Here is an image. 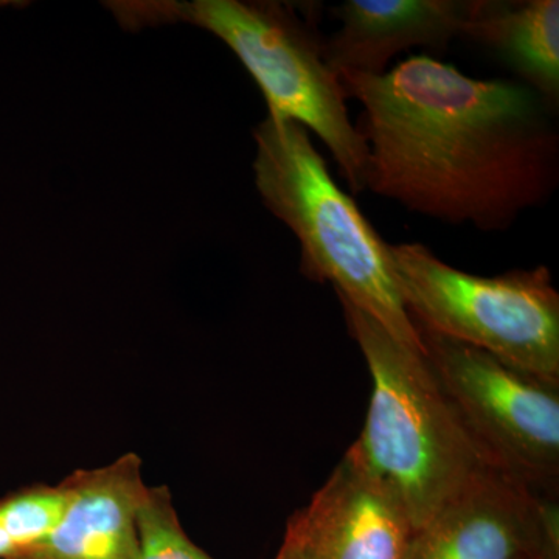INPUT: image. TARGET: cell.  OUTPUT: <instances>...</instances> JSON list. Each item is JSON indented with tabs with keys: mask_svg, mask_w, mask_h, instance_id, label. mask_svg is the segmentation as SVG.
Masks as SVG:
<instances>
[{
	"mask_svg": "<svg viewBox=\"0 0 559 559\" xmlns=\"http://www.w3.org/2000/svg\"><path fill=\"white\" fill-rule=\"evenodd\" d=\"M362 106L366 190L452 226L509 230L559 182L554 110L520 81L477 80L429 57L384 75L340 73Z\"/></svg>",
	"mask_w": 559,
	"mask_h": 559,
	"instance_id": "6da1fadb",
	"label": "cell"
},
{
	"mask_svg": "<svg viewBox=\"0 0 559 559\" xmlns=\"http://www.w3.org/2000/svg\"><path fill=\"white\" fill-rule=\"evenodd\" d=\"M557 498L484 466L415 532L406 559H559Z\"/></svg>",
	"mask_w": 559,
	"mask_h": 559,
	"instance_id": "52a82bcc",
	"label": "cell"
},
{
	"mask_svg": "<svg viewBox=\"0 0 559 559\" xmlns=\"http://www.w3.org/2000/svg\"><path fill=\"white\" fill-rule=\"evenodd\" d=\"M14 554H16V550H14L13 544H11L3 528L0 527V559H11Z\"/></svg>",
	"mask_w": 559,
	"mask_h": 559,
	"instance_id": "5bb4252c",
	"label": "cell"
},
{
	"mask_svg": "<svg viewBox=\"0 0 559 559\" xmlns=\"http://www.w3.org/2000/svg\"><path fill=\"white\" fill-rule=\"evenodd\" d=\"M69 506L66 485L36 484L0 498V527L13 544L14 559L35 549L57 530Z\"/></svg>",
	"mask_w": 559,
	"mask_h": 559,
	"instance_id": "7c38bea8",
	"label": "cell"
},
{
	"mask_svg": "<svg viewBox=\"0 0 559 559\" xmlns=\"http://www.w3.org/2000/svg\"><path fill=\"white\" fill-rule=\"evenodd\" d=\"M69 506L57 530L14 559H135L138 513L148 485L134 452L62 480Z\"/></svg>",
	"mask_w": 559,
	"mask_h": 559,
	"instance_id": "30bf717a",
	"label": "cell"
},
{
	"mask_svg": "<svg viewBox=\"0 0 559 559\" xmlns=\"http://www.w3.org/2000/svg\"><path fill=\"white\" fill-rule=\"evenodd\" d=\"M257 189L264 205L296 235L301 272L329 282L404 347L425 355L414 320L390 274L388 242L331 178L310 131L267 116L253 130Z\"/></svg>",
	"mask_w": 559,
	"mask_h": 559,
	"instance_id": "277c9868",
	"label": "cell"
},
{
	"mask_svg": "<svg viewBox=\"0 0 559 559\" xmlns=\"http://www.w3.org/2000/svg\"><path fill=\"white\" fill-rule=\"evenodd\" d=\"M135 559H215L198 547L180 524L170 489L148 487L138 513Z\"/></svg>",
	"mask_w": 559,
	"mask_h": 559,
	"instance_id": "4fadbf2b",
	"label": "cell"
},
{
	"mask_svg": "<svg viewBox=\"0 0 559 559\" xmlns=\"http://www.w3.org/2000/svg\"><path fill=\"white\" fill-rule=\"evenodd\" d=\"M275 559H289L288 557H286L285 554H283L282 550H278V554H277V557H275Z\"/></svg>",
	"mask_w": 559,
	"mask_h": 559,
	"instance_id": "9a60e30c",
	"label": "cell"
},
{
	"mask_svg": "<svg viewBox=\"0 0 559 559\" xmlns=\"http://www.w3.org/2000/svg\"><path fill=\"white\" fill-rule=\"evenodd\" d=\"M388 261L417 329L559 382V294L546 266L481 277L419 242H388Z\"/></svg>",
	"mask_w": 559,
	"mask_h": 559,
	"instance_id": "5b68a950",
	"label": "cell"
},
{
	"mask_svg": "<svg viewBox=\"0 0 559 559\" xmlns=\"http://www.w3.org/2000/svg\"><path fill=\"white\" fill-rule=\"evenodd\" d=\"M418 330L425 356L489 465L543 496H558L559 382Z\"/></svg>",
	"mask_w": 559,
	"mask_h": 559,
	"instance_id": "8992f818",
	"label": "cell"
},
{
	"mask_svg": "<svg viewBox=\"0 0 559 559\" xmlns=\"http://www.w3.org/2000/svg\"><path fill=\"white\" fill-rule=\"evenodd\" d=\"M340 300L373 382L366 425L353 444L395 492L417 532L489 463L426 356Z\"/></svg>",
	"mask_w": 559,
	"mask_h": 559,
	"instance_id": "3957f363",
	"label": "cell"
},
{
	"mask_svg": "<svg viewBox=\"0 0 559 559\" xmlns=\"http://www.w3.org/2000/svg\"><path fill=\"white\" fill-rule=\"evenodd\" d=\"M124 28L186 22L223 40L259 84L270 114L325 143L353 194L366 190L369 148L349 119L340 73L326 64L314 14L285 2L138 0L109 7Z\"/></svg>",
	"mask_w": 559,
	"mask_h": 559,
	"instance_id": "7a4b0ae2",
	"label": "cell"
},
{
	"mask_svg": "<svg viewBox=\"0 0 559 559\" xmlns=\"http://www.w3.org/2000/svg\"><path fill=\"white\" fill-rule=\"evenodd\" d=\"M462 38L498 55L551 110L559 103L558 0H477Z\"/></svg>",
	"mask_w": 559,
	"mask_h": 559,
	"instance_id": "8fae6325",
	"label": "cell"
},
{
	"mask_svg": "<svg viewBox=\"0 0 559 559\" xmlns=\"http://www.w3.org/2000/svg\"><path fill=\"white\" fill-rule=\"evenodd\" d=\"M477 0H345L331 10L340 31L325 39L326 64L337 73L381 76L401 51L443 53L462 38Z\"/></svg>",
	"mask_w": 559,
	"mask_h": 559,
	"instance_id": "9c48e42d",
	"label": "cell"
},
{
	"mask_svg": "<svg viewBox=\"0 0 559 559\" xmlns=\"http://www.w3.org/2000/svg\"><path fill=\"white\" fill-rule=\"evenodd\" d=\"M414 535L401 500L352 444L290 518L280 550L289 559H406Z\"/></svg>",
	"mask_w": 559,
	"mask_h": 559,
	"instance_id": "ba28073f",
	"label": "cell"
}]
</instances>
